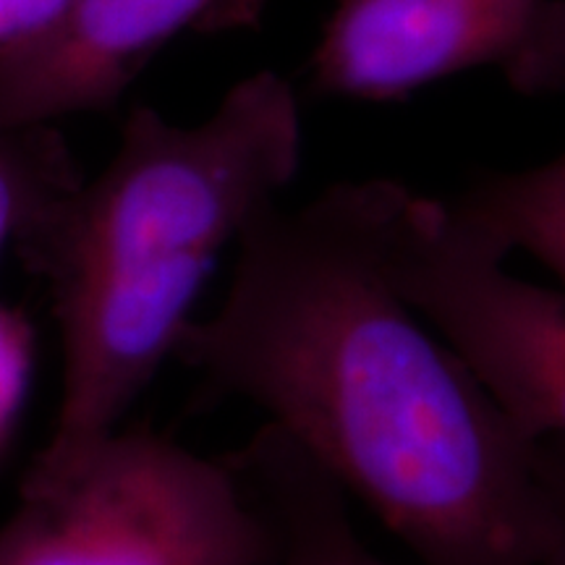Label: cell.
<instances>
[{"instance_id":"cell-1","label":"cell","mask_w":565,"mask_h":565,"mask_svg":"<svg viewBox=\"0 0 565 565\" xmlns=\"http://www.w3.org/2000/svg\"><path fill=\"white\" fill-rule=\"evenodd\" d=\"M221 303L173 356L244 401L377 515L416 565H536L563 443L508 422L387 275L377 179L267 204Z\"/></svg>"},{"instance_id":"cell-12","label":"cell","mask_w":565,"mask_h":565,"mask_svg":"<svg viewBox=\"0 0 565 565\" xmlns=\"http://www.w3.org/2000/svg\"><path fill=\"white\" fill-rule=\"evenodd\" d=\"M536 565H565V443L561 454V503H557V524L553 540Z\"/></svg>"},{"instance_id":"cell-8","label":"cell","mask_w":565,"mask_h":565,"mask_svg":"<svg viewBox=\"0 0 565 565\" xmlns=\"http://www.w3.org/2000/svg\"><path fill=\"white\" fill-rule=\"evenodd\" d=\"M443 202L503 257L529 254L565 286V152L526 171L484 175Z\"/></svg>"},{"instance_id":"cell-5","label":"cell","mask_w":565,"mask_h":565,"mask_svg":"<svg viewBox=\"0 0 565 565\" xmlns=\"http://www.w3.org/2000/svg\"><path fill=\"white\" fill-rule=\"evenodd\" d=\"M477 68L524 95L565 87V0H338L312 55L317 92L366 103Z\"/></svg>"},{"instance_id":"cell-2","label":"cell","mask_w":565,"mask_h":565,"mask_svg":"<svg viewBox=\"0 0 565 565\" xmlns=\"http://www.w3.org/2000/svg\"><path fill=\"white\" fill-rule=\"evenodd\" d=\"M301 150L299 100L275 71L233 84L200 124L131 113L108 166L24 246L51 286L61 391L21 487L47 482L124 427L221 254L286 192Z\"/></svg>"},{"instance_id":"cell-4","label":"cell","mask_w":565,"mask_h":565,"mask_svg":"<svg viewBox=\"0 0 565 565\" xmlns=\"http://www.w3.org/2000/svg\"><path fill=\"white\" fill-rule=\"evenodd\" d=\"M377 204L387 275L408 307L521 435L565 443V294L508 273L443 200L377 179Z\"/></svg>"},{"instance_id":"cell-10","label":"cell","mask_w":565,"mask_h":565,"mask_svg":"<svg viewBox=\"0 0 565 565\" xmlns=\"http://www.w3.org/2000/svg\"><path fill=\"white\" fill-rule=\"evenodd\" d=\"M34 328L30 317L0 301V458L11 448L34 377Z\"/></svg>"},{"instance_id":"cell-9","label":"cell","mask_w":565,"mask_h":565,"mask_svg":"<svg viewBox=\"0 0 565 565\" xmlns=\"http://www.w3.org/2000/svg\"><path fill=\"white\" fill-rule=\"evenodd\" d=\"M79 183L66 145L51 126L0 131V254L9 244H30Z\"/></svg>"},{"instance_id":"cell-3","label":"cell","mask_w":565,"mask_h":565,"mask_svg":"<svg viewBox=\"0 0 565 565\" xmlns=\"http://www.w3.org/2000/svg\"><path fill=\"white\" fill-rule=\"evenodd\" d=\"M259 547L225 458L131 424L21 487L0 524V565H246Z\"/></svg>"},{"instance_id":"cell-6","label":"cell","mask_w":565,"mask_h":565,"mask_svg":"<svg viewBox=\"0 0 565 565\" xmlns=\"http://www.w3.org/2000/svg\"><path fill=\"white\" fill-rule=\"evenodd\" d=\"M265 0H76L53 34L0 63V131L108 110L168 42L254 21Z\"/></svg>"},{"instance_id":"cell-7","label":"cell","mask_w":565,"mask_h":565,"mask_svg":"<svg viewBox=\"0 0 565 565\" xmlns=\"http://www.w3.org/2000/svg\"><path fill=\"white\" fill-rule=\"evenodd\" d=\"M223 458L263 529L246 565H393L359 536L349 492L278 427L263 422Z\"/></svg>"},{"instance_id":"cell-11","label":"cell","mask_w":565,"mask_h":565,"mask_svg":"<svg viewBox=\"0 0 565 565\" xmlns=\"http://www.w3.org/2000/svg\"><path fill=\"white\" fill-rule=\"evenodd\" d=\"M76 0H0V63L53 34Z\"/></svg>"}]
</instances>
